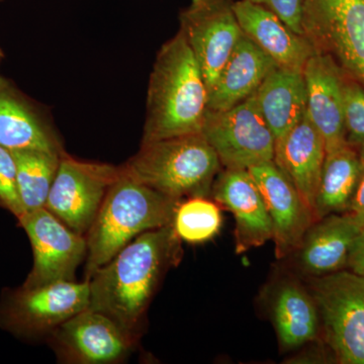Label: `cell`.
Wrapping results in <instances>:
<instances>
[{"instance_id": "obj_27", "label": "cell", "mask_w": 364, "mask_h": 364, "mask_svg": "<svg viewBox=\"0 0 364 364\" xmlns=\"http://www.w3.org/2000/svg\"><path fill=\"white\" fill-rule=\"evenodd\" d=\"M0 208L16 218L25 214L16 181V164L13 152L0 146Z\"/></svg>"}, {"instance_id": "obj_14", "label": "cell", "mask_w": 364, "mask_h": 364, "mask_svg": "<svg viewBox=\"0 0 364 364\" xmlns=\"http://www.w3.org/2000/svg\"><path fill=\"white\" fill-rule=\"evenodd\" d=\"M210 196L234 215L237 254L260 247L272 239L264 198L248 169L225 168L215 176Z\"/></svg>"}, {"instance_id": "obj_10", "label": "cell", "mask_w": 364, "mask_h": 364, "mask_svg": "<svg viewBox=\"0 0 364 364\" xmlns=\"http://www.w3.org/2000/svg\"><path fill=\"white\" fill-rule=\"evenodd\" d=\"M234 4L235 0H191L179 14V32L195 54L208 91L243 36Z\"/></svg>"}, {"instance_id": "obj_18", "label": "cell", "mask_w": 364, "mask_h": 364, "mask_svg": "<svg viewBox=\"0 0 364 364\" xmlns=\"http://www.w3.org/2000/svg\"><path fill=\"white\" fill-rule=\"evenodd\" d=\"M325 157L324 140L306 112L287 136L275 144L273 161L291 179L313 213Z\"/></svg>"}, {"instance_id": "obj_2", "label": "cell", "mask_w": 364, "mask_h": 364, "mask_svg": "<svg viewBox=\"0 0 364 364\" xmlns=\"http://www.w3.org/2000/svg\"><path fill=\"white\" fill-rule=\"evenodd\" d=\"M208 100L203 72L178 31L160 48L153 64L142 143L202 133Z\"/></svg>"}, {"instance_id": "obj_25", "label": "cell", "mask_w": 364, "mask_h": 364, "mask_svg": "<svg viewBox=\"0 0 364 364\" xmlns=\"http://www.w3.org/2000/svg\"><path fill=\"white\" fill-rule=\"evenodd\" d=\"M220 205L207 198H191L178 203L174 214V230L181 241L205 243L219 234L222 227Z\"/></svg>"}, {"instance_id": "obj_31", "label": "cell", "mask_w": 364, "mask_h": 364, "mask_svg": "<svg viewBox=\"0 0 364 364\" xmlns=\"http://www.w3.org/2000/svg\"><path fill=\"white\" fill-rule=\"evenodd\" d=\"M4 58V50L1 49V47H0V64H1L2 60Z\"/></svg>"}, {"instance_id": "obj_5", "label": "cell", "mask_w": 364, "mask_h": 364, "mask_svg": "<svg viewBox=\"0 0 364 364\" xmlns=\"http://www.w3.org/2000/svg\"><path fill=\"white\" fill-rule=\"evenodd\" d=\"M312 296L340 363L364 364V277L341 270L316 277Z\"/></svg>"}, {"instance_id": "obj_1", "label": "cell", "mask_w": 364, "mask_h": 364, "mask_svg": "<svg viewBox=\"0 0 364 364\" xmlns=\"http://www.w3.org/2000/svg\"><path fill=\"white\" fill-rule=\"evenodd\" d=\"M181 242L172 224L139 235L91 275L88 308L138 341L163 275L181 259Z\"/></svg>"}, {"instance_id": "obj_15", "label": "cell", "mask_w": 364, "mask_h": 364, "mask_svg": "<svg viewBox=\"0 0 364 364\" xmlns=\"http://www.w3.org/2000/svg\"><path fill=\"white\" fill-rule=\"evenodd\" d=\"M0 146L11 151L41 150L62 155L63 141L52 117L9 79L0 76Z\"/></svg>"}, {"instance_id": "obj_20", "label": "cell", "mask_w": 364, "mask_h": 364, "mask_svg": "<svg viewBox=\"0 0 364 364\" xmlns=\"http://www.w3.org/2000/svg\"><path fill=\"white\" fill-rule=\"evenodd\" d=\"M277 64L247 36H242L214 86L208 91V109H231L251 97Z\"/></svg>"}, {"instance_id": "obj_28", "label": "cell", "mask_w": 364, "mask_h": 364, "mask_svg": "<svg viewBox=\"0 0 364 364\" xmlns=\"http://www.w3.org/2000/svg\"><path fill=\"white\" fill-rule=\"evenodd\" d=\"M267 7L294 32L304 35L303 16L305 0H251Z\"/></svg>"}, {"instance_id": "obj_21", "label": "cell", "mask_w": 364, "mask_h": 364, "mask_svg": "<svg viewBox=\"0 0 364 364\" xmlns=\"http://www.w3.org/2000/svg\"><path fill=\"white\" fill-rule=\"evenodd\" d=\"M254 95L274 136L275 144L284 139L306 112L303 70L275 65Z\"/></svg>"}, {"instance_id": "obj_16", "label": "cell", "mask_w": 364, "mask_h": 364, "mask_svg": "<svg viewBox=\"0 0 364 364\" xmlns=\"http://www.w3.org/2000/svg\"><path fill=\"white\" fill-rule=\"evenodd\" d=\"M306 116L322 136L326 152L346 145L344 124L345 74L336 62L315 51L304 67Z\"/></svg>"}, {"instance_id": "obj_22", "label": "cell", "mask_w": 364, "mask_h": 364, "mask_svg": "<svg viewBox=\"0 0 364 364\" xmlns=\"http://www.w3.org/2000/svg\"><path fill=\"white\" fill-rule=\"evenodd\" d=\"M363 169L358 150L348 144L326 152L314 210L317 221L348 210Z\"/></svg>"}, {"instance_id": "obj_13", "label": "cell", "mask_w": 364, "mask_h": 364, "mask_svg": "<svg viewBox=\"0 0 364 364\" xmlns=\"http://www.w3.org/2000/svg\"><path fill=\"white\" fill-rule=\"evenodd\" d=\"M259 188L272 224V240L277 258L296 253L308 230L316 222L313 210L296 186L274 161L248 169Z\"/></svg>"}, {"instance_id": "obj_4", "label": "cell", "mask_w": 364, "mask_h": 364, "mask_svg": "<svg viewBox=\"0 0 364 364\" xmlns=\"http://www.w3.org/2000/svg\"><path fill=\"white\" fill-rule=\"evenodd\" d=\"M221 166L200 133L141 143L140 150L121 168L144 186L182 202L210 196Z\"/></svg>"}, {"instance_id": "obj_19", "label": "cell", "mask_w": 364, "mask_h": 364, "mask_svg": "<svg viewBox=\"0 0 364 364\" xmlns=\"http://www.w3.org/2000/svg\"><path fill=\"white\" fill-rule=\"evenodd\" d=\"M361 229L350 213L318 220L296 250L299 267L314 277L339 272L346 267L352 243Z\"/></svg>"}, {"instance_id": "obj_23", "label": "cell", "mask_w": 364, "mask_h": 364, "mask_svg": "<svg viewBox=\"0 0 364 364\" xmlns=\"http://www.w3.org/2000/svg\"><path fill=\"white\" fill-rule=\"evenodd\" d=\"M273 321L280 344L298 348L317 338L320 316L312 294L294 282L279 287L272 304Z\"/></svg>"}, {"instance_id": "obj_32", "label": "cell", "mask_w": 364, "mask_h": 364, "mask_svg": "<svg viewBox=\"0 0 364 364\" xmlns=\"http://www.w3.org/2000/svg\"><path fill=\"white\" fill-rule=\"evenodd\" d=\"M0 1H2V0H0Z\"/></svg>"}, {"instance_id": "obj_24", "label": "cell", "mask_w": 364, "mask_h": 364, "mask_svg": "<svg viewBox=\"0 0 364 364\" xmlns=\"http://www.w3.org/2000/svg\"><path fill=\"white\" fill-rule=\"evenodd\" d=\"M16 164L18 193L25 212L45 208L62 155L46 151H11Z\"/></svg>"}, {"instance_id": "obj_3", "label": "cell", "mask_w": 364, "mask_h": 364, "mask_svg": "<svg viewBox=\"0 0 364 364\" xmlns=\"http://www.w3.org/2000/svg\"><path fill=\"white\" fill-rule=\"evenodd\" d=\"M179 203L131 178L121 168L85 235V279L139 235L171 225Z\"/></svg>"}, {"instance_id": "obj_11", "label": "cell", "mask_w": 364, "mask_h": 364, "mask_svg": "<svg viewBox=\"0 0 364 364\" xmlns=\"http://www.w3.org/2000/svg\"><path fill=\"white\" fill-rule=\"evenodd\" d=\"M33 254V265L23 287H35L75 280L79 265L86 259L85 236L72 231L46 208L18 218Z\"/></svg>"}, {"instance_id": "obj_17", "label": "cell", "mask_w": 364, "mask_h": 364, "mask_svg": "<svg viewBox=\"0 0 364 364\" xmlns=\"http://www.w3.org/2000/svg\"><path fill=\"white\" fill-rule=\"evenodd\" d=\"M234 9L244 35L277 65L304 70L316 51L305 35L294 32L277 14L251 0L235 1Z\"/></svg>"}, {"instance_id": "obj_29", "label": "cell", "mask_w": 364, "mask_h": 364, "mask_svg": "<svg viewBox=\"0 0 364 364\" xmlns=\"http://www.w3.org/2000/svg\"><path fill=\"white\" fill-rule=\"evenodd\" d=\"M347 267L350 268L351 272L364 277V228L359 231L352 243Z\"/></svg>"}, {"instance_id": "obj_7", "label": "cell", "mask_w": 364, "mask_h": 364, "mask_svg": "<svg viewBox=\"0 0 364 364\" xmlns=\"http://www.w3.org/2000/svg\"><path fill=\"white\" fill-rule=\"evenodd\" d=\"M202 134L225 168L249 169L274 159V136L254 93L226 111L208 109Z\"/></svg>"}, {"instance_id": "obj_30", "label": "cell", "mask_w": 364, "mask_h": 364, "mask_svg": "<svg viewBox=\"0 0 364 364\" xmlns=\"http://www.w3.org/2000/svg\"><path fill=\"white\" fill-rule=\"evenodd\" d=\"M348 210L361 228H364V169Z\"/></svg>"}, {"instance_id": "obj_12", "label": "cell", "mask_w": 364, "mask_h": 364, "mask_svg": "<svg viewBox=\"0 0 364 364\" xmlns=\"http://www.w3.org/2000/svg\"><path fill=\"white\" fill-rule=\"evenodd\" d=\"M57 358L68 364L122 363L138 343L105 314L87 308L49 334Z\"/></svg>"}, {"instance_id": "obj_9", "label": "cell", "mask_w": 364, "mask_h": 364, "mask_svg": "<svg viewBox=\"0 0 364 364\" xmlns=\"http://www.w3.org/2000/svg\"><path fill=\"white\" fill-rule=\"evenodd\" d=\"M90 280L56 282L21 287L9 296L1 310L6 329L23 336L49 335L90 306Z\"/></svg>"}, {"instance_id": "obj_26", "label": "cell", "mask_w": 364, "mask_h": 364, "mask_svg": "<svg viewBox=\"0 0 364 364\" xmlns=\"http://www.w3.org/2000/svg\"><path fill=\"white\" fill-rule=\"evenodd\" d=\"M344 124L347 144L358 150L364 163V88L347 76L344 85Z\"/></svg>"}, {"instance_id": "obj_6", "label": "cell", "mask_w": 364, "mask_h": 364, "mask_svg": "<svg viewBox=\"0 0 364 364\" xmlns=\"http://www.w3.org/2000/svg\"><path fill=\"white\" fill-rule=\"evenodd\" d=\"M304 35L364 88V0H305Z\"/></svg>"}, {"instance_id": "obj_8", "label": "cell", "mask_w": 364, "mask_h": 364, "mask_svg": "<svg viewBox=\"0 0 364 364\" xmlns=\"http://www.w3.org/2000/svg\"><path fill=\"white\" fill-rule=\"evenodd\" d=\"M121 166L83 161L65 152L45 208L72 231L85 236Z\"/></svg>"}]
</instances>
